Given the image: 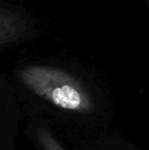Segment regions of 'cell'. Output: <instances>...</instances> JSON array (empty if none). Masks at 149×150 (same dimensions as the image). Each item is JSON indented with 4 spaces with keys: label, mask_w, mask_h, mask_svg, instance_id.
Returning <instances> with one entry per match:
<instances>
[{
    "label": "cell",
    "mask_w": 149,
    "mask_h": 150,
    "mask_svg": "<svg viewBox=\"0 0 149 150\" xmlns=\"http://www.w3.org/2000/svg\"><path fill=\"white\" fill-rule=\"evenodd\" d=\"M20 79L34 93L60 108L87 112L93 107L85 88L61 69L31 67L20 71Z\"/></svg>",
    "instance_id": "1"
},
{
    "label": "cell",
    "mask_w": 149,
    "mask_h": 150,
    "mask_svg": "<svg viewBox=\"0 0 149 150\" xmlns=\"http://www.w3.org/2000/svg\"><path fill=\"white\" fill-rule=\"evenodd\" d=\"M37 137L43 150H64L45 128H40L38 130Z\"/></svg>",
    "instance_id": "2"
}]
</instances>
